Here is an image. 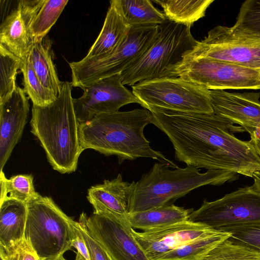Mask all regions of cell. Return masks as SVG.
<instances>
[{
  "label": "cell",
  "mask_w": 260,
  "mask_h": 260,
  "mask_svg": "<svg viewBox=\"0 0 260 260\" xmlns=\"http://www.w3.org/2000/svg\"><path fill=\"white\" fill-rule=\"evenodd\" d=\"M103 26L85 58L101 57L110 54L123 43L130 29L121 12L118 0L110 2Z\"/></svg>",
  "instance_id": "obj_18"
},
{
  "label": "cell",
  "mask_w": 260,
  "mask_h": 260,
  "mask_svg": "<svg viewBox=\"0 0 260 260\" xmlns=\"http://www.w3.org/2000/svg\"><path fill=\"white\" fill-rule=\"evenodd\" d=\"M73 229V247L77 250L76 260H91L88 250L80 232L79 222L72 221Z\"/></svg>",
  "instance_id": "obj_35"
},
{
  "label": "cell",
  "mask_w": 260,
  "mask_h": 260,
  "mask_svg": "<svg viewBox=\"0 0 260 260\" xmlns=\"http://www.w3.org/2000/svg\"><path fill=\"white\" fill-rule=\"evenodd\" d=\"M135 184V181H124L118 174L114 179L105 180L90 187L87 198L93 206V213L113 218L131 229L128 216Z\"/></svg>",
  "instance_id": "obj_15"
},
{
  "label": "cell",
  "mask_w": 260,
  "mask_h": 260,
  "mask_svg": "<svg viewBox=\"0 0 260 260\" xmlns=\"http://www.w3.org/2000/svg\"><path fill=\"white\" fill-rule=\"evenodd\" d=\"M158 26L131 27L122 44L113 53L69 63L72 87L81 89L102 79L120 74L141 56L153 42Z\"/></svg>",
  "instance_id": "obj_8"
},
{
  "label": "cell",
  "mask_w": 260,
  "mask_h": 260,
  "mask_svg": "<svg viewBox=\"0 0 260 260\" xmlns=\"http://www.w3.org/2000/svg\"><path fill=\"white\" fill-rule=\"evenodd\" d=\"M1 260H2V259H1Z\"/></svg>",
  "instance_id": "obj_40"
},
{
  "label": "cell",
  "mask_w": 260,
  "mask_h": 260,
  "mask_svg": "<svg viewBox=\"0 0 260 260\" xmlns=\"http://www.w3.org/2000/svg\"><path fill=\"white\" fill-rule=\"evenodd\" d=\"M193 210L173 204L129 213L128 219L133 229L145 231L188 220Z\"/></svg>",
  "instance_id": "obj_21"
},
{
  "label": "cell",
  "mask_w": 260,
  "mask_h": 260,
  "mask_svg": "<svg viewBox=\"0 0 260 260\" xmlns=\"http://www.w3.org/2000/svg\"><path fill=\"white\" fill-rule=\"evenodd\" d=\"M28 56L31 66L43 86L56 97L63 82L57 76L52 58L49 41L34 43Z\"/></svg>",
  "instance_id": "obj_22"
},
{
  "label": "cell",
  "mask_w": 260,
  "mask_h": 260,
  "mask_svg": "<svg viewBox=\"0 0 260 260\" xmlns=\"http://www.w3.org/2000/svg\"><path fill=\"white\" fill-rule=\"evenodd\" d=\"M20 69L23 74V89L33 105L45 106L55 100L56 96L43 86L36 75L28 53L21 60Z\"/></svg>",
  "instance_id": "obj_28"
},
{
  "label": "cell",
  "mask_w": 260,
  "mask_h": 260,
  "mask_svg": "<svg viewBox=\"0 0 260 260\" xmlns=\"http://www.w3.org/2000/svg\"><path fill=\"white\" fill-rule=\"evenodd\" d=\"M197 42L190 27L167 19L158 25L149 48L120 74L122 83L133 86L145 80L172 77L174 69L194 49Z\"/></svg>",
  "instance_id": "obj_5"
},
{
  "label": "cell",
  "mask_w": 260,
  "mask_h": 260,
  "mask_svg": "<svg viewBox=\"0 0 260 260\" xmlns=\"http://www.w3.org/2000/svg\"><path fill=\"white\" fill-rule=\"evenodd\" d=\"M189 220L215 230L228 225L260 222V192L252 186L240 188L218 200H204Z\"/></svg>",
  "instance_id": "obj_10"
},
{
  "label": "cell",
  "mask_w": 260,
  "mask_h": 260,
  "mask_svg": "<svg viewBox=\"0 0 260 260\" xmlns=\"http://www.w3.org/2000/svg\"><path fill=\"white\" fill-rule=\"evenodd\" d=\"M122 14L131 27L158 26L167 19L149 0H118Z\"/></svg>",
  "instance_id": "obj_24"
},
{
  "label": "cell",
  "mask_w": 260,
  "mask_h": 260,
  "mask_svg": "<svg viewBox=\"0 0 260 260\" xmlns=\"http://www.w3.org/2000/svg\"><path fill=\"white\" fill-rule=\"evenodd\" d=\"M88 230L114 260H150L128 229L113 218L92 213L88 217L83 212Z\"/></svg>",
  "instance_id": "obj_13"
},
{
  "label": "cell",
  "mask_w": 260,
  "mask_h": 260,
  "mask_svg": "<svg viewBox=\"0 0 260 260\" xmlns=\"http://www.w3.org/2000/svg\"><path fill=\"white\" fill-rule=\"evenodd\" d=\"M185 56L224 60L260 71V38L238 35L231 27L218 25Z\"/></svg>",
  "instance_id": "obj_11"
},
{
  "label": "cell",
  "mask_w": 260,
  "mask_h": 260,
  "mask_svg": "<svg viewBox=\"0 0 260 260\" xmlns=\"http://www.w3.org/2000/svg\"><path fill=\"white\" fill-rule=\"evenodd\" d=\"M26 204L14 199L0 202V245L7 247L24 238Z\"/></svg>",
  "instance_id": "obj_20"
},
{
  "label": "cell",
  "mask_w": 260,
  "mask_h": 260,
  "mask_svg": "<svg viewBox=\"0 0 260 260\" xmlns=\"http://www.w3.org/2000/svg\"><path fill=\"white\" fill-rule=\"evenodd\" d=\"M0 257L2 260H40L25 238L7 247L0 245Z\"/></svg>",
  "instance_id": "obj_33"
},
{
  "label": "cell",
  "mask_w": 260,
  "mask_h": 260,
  "mask_svg": "<svg viewBox=\"0 0 260 260\" xmlns=\"http://www.w3.org/2000/svg\"><path fill=\"white\" fill-rule=\"evenodd\" d=\"M170 168L168 164L156 162L135 182L129 213L171 205L198 187L222 185L239 177L238 174L222 170L201 173L200 168L191 166L173 170Z\"/></svg>",
  "instance_id": "obj_4"
},
{
  "label": "cell",
  "mask_w": 260,
  "mask_h": 260,
  "mask_svg": "<svg viewBox=\"0 0 260 260\" xmlns=\"http://www.w3.org/2000/svg\"><path fill=\"white\" fill-rule=\"evenodd\" d=\"M210 96L215 114L240 124L248 133L260 128L259 93L210 90Z\"/></svg>",
  "instance_id": "obj_17"
},
{
  "label": "cell",
  "mask_w": 260,
  "mask_h": 260,
  "mask_svg": "<svg viewBox=\"0 0 260 260\" xmlns=\"http://www.w3.org/2000/svg\"><path fill=\"white\" fill-rule=\"evenodd\" d=\"M151 123L150 112L135 109L98 115L79 125V136L82 150L90 149L106 156L116 155L119 164L125 160L145 157L179 167L161 152L150 146L144 129Z\"/></svg>",
  "instance_id": "obj_2"
},
{
  "label": "cell",
  "mask_w": 260,
  "mask_h": 260,
  "mask_svg": "<svg viewBox=\"0 0 260 260\" xmlns=\"http://www.w3.org/2000/svg\"><path fill=\"white\" fill-rule=\"evenodd\" d=\"M68 2V0H43L29 26V33L34 43L44 40Z\"/></svg>",
  "instance_id": "obj_26"
},
{
  "label": "cell",
  "mask_w": 260,
  "mask_h": 260,
  "mask_svg": "<svg viewBox=\"0 0 260 260\" xmlns=\"http://www.w3.org/2000/svg\"><path fill=\"white\" fill-rule=\"evenodd\" d=\"M160 5L166 18L172 22L191 27L205 16L213 0H153Z\"/></svg>",
  "instance_id": "obj_23"
},
{
  "label": "cell",
  "mask_w": 260,
  "mask_h": 260,
  "mask_svg": "<svg viewBox=\"0 0 260 260\" xmlns=\"http://www.w3.org/2000/svg\"><path fill=\"white\" fill-rule=\"evenodd\" d=\"M72 84L63 82L55 100L45 106L33 105L31 132L44 149L53 169L61 174L76 171L81 149L72 96Z\"/></svg>",
  "instance_id": "obj_3"
},
{
  "label": "cell",
  "mask_w": 260,
  "mask_h": 260,
  "mask_svg": "<svg viewBox=\"0 0 260 260\" xmlns=\"http://www.w3.org/2000/svg\"><path fill=\"white\" fill-rule=\"evenodd\" d=\"M150 112L151 123L167 136L177 160L250 177L260 170V158L251 141L234 135L245 131L242 126L214 113Z\"/></svg>",
  "instance_id": "obj_1"
},
{
  "label": "cell",
  "mask_w": 260,
  "mask_h": 260,
  "mask_svg": "<svg viewBox=\"0 0 260 260\" xmlns=\"http://www.w3.org/2000/svg\"><path fill=\"white\" fill-rule=\"evenodd\" d=\"M248 133L255 152L260 158V128L253 129Z\"/></svg>",
  "instance_id": "obj_36"
},
{
  "label": "cell",
  "mask_w": 260,
  "mask_h": 260,
  "mask_svg": "<svg viewBox=\"0 0 260 260\" xmlns=\"http://www.w3.org/2000/svg\"><path fill=\"white\" fill-rule=\"evenodd\" d=\"M253 184L252 186L260 192V170L255 172L252 175Z\"/></svg>",
  "instance_id": "obj_37"
},
{
  "label": "cell",
  "mask_w": 260,
  "mask_h": 260,
  "mask_svg": "<svg viewBox=\"0 0 260 260\" xmlns=\"http://www.w3.org/2000/svg\"><path fill=\"white\" fill-rule=\"evenodd\" d=\"M0 202L6 199H14L25 204L37 197L34 178L31 174H20L6 178L3 171L0 172Z\"/></svg>",
  "instance_id": "obj_27"
},
{
  "label": "cell",
  "mask_w": 260,
  "mask_h": 260,
  "mask_svg": "<svg viewBox=\"0 0 260 260\" xmlns=\"http://www.w3.org/2000/svg\"><path fill=\"white\" fill-rule=\"evenodd\" d=\"M26 207L24 237L40 260H55L71 249L73 219L51 198L39 194Z\"/></svg>",
  "instance_id": "obj_6"
},
{
  "label": "cell",
  "mask_w": 260,
  "mask_h": 260,
  "mask_svg": "<svg viewBox=\"0 0 260 260\" xmlns=\"http://www.w3.org/2000/svg\"><path fill=\"white\" fill-rule=\"evenodd\" d=\"M79 227L88 250L91 260H114L88 230L83 219L80 216Z\"/></svg>",
  "instance_id": "obj_34"
},
{
  "label": "cell",
  "mask_w": 260,
  "mask_h": 260,
  "mask_svg": "<svg viewBox=\"0 0 260 260\" xmlns=\"http://www.w3.org/2000/svg\"><path fill=\"white\" fill-rule=\"evenodd\" d=\"M208 90L260 89V71L214 59L185 56L172 73Z\"/></svg>",
  "instance_id": "obj_9"
},
{
  "label": "cell",
  "mask_w": 260,
  "mask_h": 260,
  "mask_svg": "<svg viewBox=\"0 0 260 260\" xmlns=\"http://www.w3.org/2000/svg\"><path fill=\"white\" fill-rule=\"evenodd\" d=\"M83 95L73 99L75 114L79 123L94 116L119 111L123 106L141 102L121 81L120 74L102 79L84 88Z\"/></svg>",
  "instance_id": "obj_12"
},
{
  "label": "cell",
  "mask_w": 260,
  "mask_h": 260,
  "mask_svg": "<svg viewBox=\"0 0 260 260\" xmlns=\"http://www.w3.org/2000/svg\"><path fill=\"white\" fill-rule=\"evenodd\" d=\"M29 111L28 98L18 86L9 98L0 102L1 171L21 139Z\"/></svg>",
  "instance_id": "obj_16"
},
{
  "label": "cell",
  "mask_w": 260,
  "mask_h": 260,
  "mask_svg": "<svg viewBox=\"0 0 260 260\" xmlns=\"http://www.w3.org/2000/svg\"><path fill=\"white\" fill-rule=\"evenodd\" d=\"M230 235L229 233L218 231L172 250L156 260H203L211 250Z\"/></svg>",
  "instance_id": "obj_25"
},
{
  "label": "cell",
  "mask_w": 260,
  "mask_h": 260,
  "mask_svg": "<svg viewBox=\"0 0 260 260\" xmlns=\"http://www.w3.org/2000/svg\"><path fill=\"white\" fill-rule=\"evenodd\" d=\"M218 230L189 220L142 232L132 233L150 260H156L166 253Z\"/></svg>",
  "instance_id": "obj_14"
},
{
  "label": "cell",
  "mask_w": 260,
  "mask_h": 260,
  "mask_svg": "<svg viewBox=\"0 0 260 260\" xmlns=\"http://www.w3.org/2000/svg\"><path fill=\"white\" fill-rule=\"evenodd\" d=\"M203 260H260L258 253L249 248L223 241L211 250Z\"/></svg>",
  "instance_id": "obj_32"
},
{
  "label": "cell",
  "mask_w": 260,
  "mask_h": 260,
  "mask_svg": "<svg viewBox=\"0 0 260 260\" xmlns=\"http://www.w3.org/2000/svg\"><path fill=\"white\" fill-rule=\"evenodd\" d=\"M21 60L0 48V102L9 98L17 86L16 83Z\"/></svg>",
  "instance_id": "obj_30"
},
{
  "label": "cell",
  "mask_w": 260,
  "mask_h": 260,
  "mask_svg": "<svg viewBox=\"0 0 260 260\" xmlns=\"http://www.w3.org/2000/svg\"><path fill=\"white\" fill-rule=\"evenodd\" d=\"M33 44L27 23L17 6L1 25L0 48L22 60Z\"/></svg>",
  "instance_id": "obj_19"
},
{
  "label": "cell",
  "mask_w": 260,
  "mask_h": 260,
  "mask_svg": "<svg viewBox=\"0 0 260 260\" xmlns=\"http://www.w3.org/2000/svg\"><path fill=\"white\" fill-rule=\"evenodd\" d=\"M55 260H66V259L63 257V256H62Z\"/></svg>",
  "instance_id": "obj_38"
},
{
  "label": "cell",
  "mask_w": 260,
  "mask_h": 260,
  "mask_svg": "<svg viewBox=\"0 0 260 260\" xmlns=\"http://www.w3.org/2000/svg\"><path fill=\"white\" fill-rule=\"evenodd\" d=\"M218 231L231 234L232 242L260 253V222L225 226Z\"/></svg>",
  "instance_id": "obj_31"
},
{
  "label": "cell",
  "mask_w": 260,
  "mask_h": 260,
  "mask_svg": "<svg viewBox=\"0 0 260 260\" xmlns=\"http://www.w3.org/2000/svg\"><path fill=\"white\" fill-rule=\"evenodd\" d=\"M132 88L141 106L149 111L214 113L210 90L178 77L145 80Z\"/></svg>",
  "instance_id": "obj_7"
},
{
  "label": "cell",
  "mask_w": 260,
  "mask_h": 260,
  "mask_svg": "<svg viewBox=\"0 0 260 260\" xmlns=\"http://www.w3.org/2000/svg\"><path fill=\"white\" fill-rule=\"evenodd\" d=\"M258 253V255H259V257H260V253Z\"/></svg>",
  "instance_id": "obj_39"
},
{
  "label": "cell",
  "mask_w": 260,
  "mask_h": 260,
  "mask_svg": "<svg viewBox=\"0 0 260 260\" xmlns=\"http://www.w3.org/2000/svg\"><path fill=\"white\" fill-rule=\"evenodd\" d=\"M231 27L237 34L260 38V0L244 2L236 23Z\"/></svg>",
  "instance_id": "obj_29"
}]
</instances>
